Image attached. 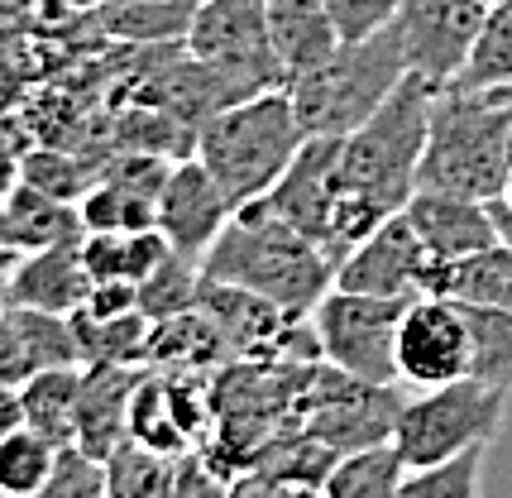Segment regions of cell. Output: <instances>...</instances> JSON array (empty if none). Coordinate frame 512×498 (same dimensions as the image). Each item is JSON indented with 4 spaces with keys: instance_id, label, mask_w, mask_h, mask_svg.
<instances>
[{
    "instance_id": "cell-36",
    "label": "cell",
    "mask_w": 512,
    "mask_h": 498,
    "mask_svg": "<svg viewBox=\"0 0 512 498\" xmlns=\"http://www.w3.org/2000/svg\"><path fill=\"white\" fill-rule=\"evenodd\" d=\"M321 5L331 15L340 44H359V39L388 29L393 15H398V0H321Z\"/></svg>"
},
{
    "instance_id": "cell-43",
    "label": "cell",
    "mask_w": 512,
    "mask_h": 498,
    "mask_svg": "<svg viewBox=\"0 0 512 498\" xmlns=\"http://www.w3.org/2000/svg\"><path fill=\"white\" fill-rule=\"evenodd\" d=\"M53 10H101L106 0H48Z\"/></svg>"
},
{
    "instance_id": "cell-1",
    "label": "cell",
    "mask_w": 512,
    "mask_h": 498,
    "mask_svg": "<svg viewBox=\"0 0 512 498\" xmlns=\"http://www.w3.org/2000/svg\"><path fill=\"white\" fill-rule=\"evenodd\" d=\"M431 101H436V87L407 72L402 87L379 111L345 135V206L335 230V264L417 197Z\"/></svg>"
},
{
    "instance_id": "cell-44",
    "label": "cell",
    "mask_w": 512,
    "mask_h": 498,
    "mask_svg": "<svg viewBox=\"0 0 512 498\" xmlns=\"http://www.w3.org/2000/svg\"><path fill=\"white\" fill-rule=\"evenodd\" d=\"M15 307V297H10V273H0V317Z\"/></svg>"
},
{
    "instance_id": "cell-37",
    "label": "cell",
    "mask_w": 512,
    "mask_h": 498,
    "mask_svg": "<svg viewBox=\"0 0 512 498\" xmlns=\"http://www.w3.org/2000/svg\"><path fill=\"white\" fill-rule=\"evenodd\" d=\"M173 498H230V484L201 455L187 451L173 460Z\"/></svg>"
},
{
    "instance_id": "cell-9",
    "label": "cell",
    "mask_w": 512,
    "mask_h": 498,
    "mask_svg": "<svg viewBox=\"0 0 512 498\" xmlns=\"http://www.w3.org/2000/svg\"><path fill=\"white\" fill-rule=\"evenodd\" d=\"M450 264H441L422 235L412 230L407 211L388 216L374 235H364L340 264H335V288L345 293H369V297H402L417 302L426 293H446Z\"/></svg>"
},
{
    "instance_id": "cell-48",
    "label": "cell",
    "mask_w": 512,
    "mask_h": 498,
    "mask_svg": "<svg viewBox=\"0 0 512 498\" xmlns=\"http://www.w3.org/2000/svg\"><path fill=\"white\" fill-rule=\"evenodd\" d=\"M489 5H498V0H489Z\"/></svg>"
},
{
    "instance_id": "cell-16",
    "label": "cell",
    "mask_w": 512,
    "mask_h": 498,
    "mask_svg": "<svg viewBox=\"0 0 512 498\" xmlns=\"http://www.w3.org/2000/svg\"><path fill=\"white\" fill-rule=\"evenodd\" d=\"M58 364H82V345H77L72 317L15 302L0 317V384L20 388L24 379H34L44 369H58Z\"/></svg>"
},
{
    "instance_id": "cell-32",
    "label": "cell",
    "mask_w": 512,
    "mask_h": 498,
    "mask_svg": "<svg viewBox=\"0 0 512 498\" xmlns=\"http://www.w3.org/2000/svg\"><path fill=\"white\" fill-rule=\"evenodd\" d=\"M446 293L512 312V245H493L484 254L465 259V264H450Z\"/></svg>"
},
{
    "instance_id": "cell-28",
    "label": "cell",
    "mask_w": 512,
    "mask_h": 498,
    "mask_svg": "<svg viewBox=\"0 0 512 498\" xmlns=\"http://www.w3.org/2000/svg\"><path fill=\"white\" fill-rule=\"evenodd\" d=\"M465 317H469V336H474V369H469V379L512 393V312L484 307V302H465Z\"/></svg>"
},
{
    "instance_id": "cell-33",
    "label": "cell",
    "mask_w": 512,
    "mask_h": 498,
    "mask_svg": "<svg viewBox=\"0 0 512 498\" xmlns=\"http://www.w3.org/2000/svg\"><path fill=\"white\" fill-rule=\"evenodd\" d=\"M484 460H489V446H474L455 460L407 470L402 498H484Z\"/></svg>"
},
{
    "instance_id": "cell-30",
    "label": "cell",
    "mask_w": 512,
    "mask_h": 498,
    "mask_svg": "<svg viewBox=\"0 0 512 498\" xmlns=\"http://www.w3.org/2000/svg\"><path fill=\"white\" fill-rule=\"evenodd\" d=\"M111 498H173V455H158L139 441H120L106 460Z\"/></svg>"
},
{
    "instance_id": "cell-41",
    "label": "cell",
    "mask_w": 512,
    "mask_h": 498,
    "mask_svg": "<svg viewBox=\"0 0 512 498\" xmlns=\"http://www.w3.org/2000/svg\"><path fill=\"white\" fill-rule=\"evenodd\" d=\"M493 206V221H498V235H503V245H512V206L498 197V202H489Z\"/></svg>"
},
{
    "instance_id": "cell-34",
    "label": "cell",
    "mask_w": 512,
    "mask_h": 498,
    "mask_svg": "<svg viewBox=\"0 0 512 498\" xmlns=\"http://www.w3.org/2000/svg\"><path fill=\"white\" fill-rule=\"evenodd\" d=\"M20 182L39 187V192L58 197V202H82V197H87V187L96 178H91V173L77 159H72V154L29 149V154H24V163H20Z\"/></svg>"
},
{
    "instance_id": "cell-23",
    "label": "cell",
    "mask_w": 512,
    "mask_h": 498,
    "mask_svg": "<svg viewBox=\"0 0 512 498\" xmlns=\"http://www.w3.org/2000/svg\"><path fill=\"white\" fill-rule=\"evenodd\" d=\"M192 10L197 0H106L101 29L134 44H178L192 29Z\"/></svg>"
},
{
    "instance_id": "cell-11",
    "label": "cell",
    "mask_w": 512,
    "mask_h": 498,
    "mask_svg": "<svg viewBox=\"0 0 512 498\" xmlns=\"http://www.w3.org/2000/svg\"><path fill=\"white\" fill-rule=\"evenodd\" d=\"M259 202H268L273 216H283L292 230H302L312 245L326 249L335 264V230L345 206V135H307L288 173Z\"/></svg>"
},
{
    "instance_id": "cell-14",
    "label": "cell",
    "mask_w": 512,
    "mask_h": 498,
    "mask_svg": "<svg viewBox=\"0 0 512 498\" xmlns=\"http://www.w3.org/2000/svg\"><path fill=\"white\" fill-rule=\"evenodd\" d=\"M235 206L221 192V182L206 173V163L197 154L173 163V173L163 182V197H158V230L173 254L187 259H206V249L221 240V230L230 226Z\"/></svg>"
},
{
    "instance_id": "cell-13",
    "label": "cell",
    "mask_w": 512,
    "mask_h": 498,
    "mask_svg": "<svg viewBox=\"0 0 512 498\" xmlns=\"http://www.w3.org/2000/svg\"><path fill=\"white\" fill-rule=\"evenodd\" d=\"M398 388H379L340 374L335 364L321 369V384L302 388V417L316 441H326L335 455H355L369 446L393 441V422H398Z\"/></svg>"
},
{
    "instance_id": "cell-26",
    "label": "cell",
    "mask_w": 512,
    "mask_h": 498,
    "mask_svg": "<svg viewBox=\"0 0 512 498\" xmlns=\"http://www.w3.org/2000/svg\"><path fill=\"white\" fill-rule=\"evenodd\" d=\"M130 441L158 455H173V460L192 451V441H187V431H182V422L173 417V403H168V379L158 369H149L139 379L130 398Z\"/></svg>"
},
{
    "instance_id": "cell-17",
    "label": "cell",
    "mask_w": 512,
    "mask_h": 498,
    "mask_svg": "<svg viewBox=\"0 0 512 498\" xmlns=\"http://www.w3.org/2000/svg\"><path fill=\"white\" fill-rule=\"evenodd\" d=\"M144 364H82V403H77V446L96 460H111V451L130 436V398Z\"/></svg>"
},
{
    "instance_id": "cell-45",
    "label": "cell",
    "mask_w": 512,
    "mask_h": 498,
    "mask_svg": "<svg viewBox=\"0 0 512 498\" xmlns=\"http://www.w3.org/2000/svg\"><path fill=\"white\" fill-rule=\"evenodd\" d=\"M5 15H10V5L0 0V39H5Z\"/></svg>"
},
{
    "instance_id": "cell-8",
    "label": "cell",
    "mask_w": 512,
    "mask_h": 498,
    "mask_svg": "<svg viewBox=\"0 0 512 498\" xmlns=\"http://www.w3.org/2000/svg\"><path fill=\"white\" fill-rule=\"evenodd\" d=\"M402 312H407L402 297H369V293L331 288L312 312L316 355L335 364L340 374H350V379H364V384L379 388H402L398 384Z\"/></svg>"
},
{
    "instance_id": "cell-18",
    "label": "cell",
    "mask_w": 512,
    "mask_h": 498,
    "mask_svg": "<svg viewBox=\"0 0 512 498\" xmlns=\"http://www.w3.org/2000/svg\"><path fill=\"white\" fill-rule=\"evenodd\" d=\"M87 293H91V273L82 264V240L29 249V254H20V264L10 269V297L20 307L72 317V312H82Z\"/></svg>"
},
{
    "instance_id": "cell-31",
    "label": "cell",
    "mask_w": 512,
    "mask_h": 498,
    "mask_svg": "<svg viewBox=\"0 0 512 498\" xmlns=\"http://www.w3.org/2000/svg\"><path fill=\"white\" fill-rule=\"evenodd\" d=\"M58 451L48 436H39L34 427L10 431L0 441V489H10L15 498H34L48 484L53 465H58Z\"/></svg>"
},
{
    "instance_id": "cell-42",
    "label": "cell",
    "mask_w": 512,
    "mask_h": 498,
    "mask_svg": "<svg viewBox=\"0 0 512 498\" xmlns=\"http://www.w3.org/2000/svg\"><path fill=\"white\" fill-rule=\"evenodd\" d=\"M0 249H20V245H15V226H10V211H5V197H0Z\"/></svg>"
},
{
    "instance_id": "cell-47",
    "label": "cell",
    "mask_w": 512,
    "mask_h": 498,
    "mask_svg": "<svg viewBox=\"0 0 512 498\" xmlns=\"http://www.w3.org/2000/svg\"><path fill=\"white\" fill-rule=\"evenodd\" d=\"M0 498H15V494H10V489H0Z\"/></svg>"
},
{
    "instance_id": "cell-15",
    "label": "cell",
    "mask_w": 512,
    "mask_h": 498,
    "mask_svg": "<svg viewBox=\"0 0 512 498\" xmlns=\"http://www.w3.org/2000/svg\"><path fill=\"white\" fill-rule=\"evenodd\" d=\"M402 211H407L412 230L422 235V245L431 249L441 264H465V259L484 254V249L503 245L489 202L455 197V192H426L422 187Z\"/></svg>"
},
{
    "instance_id": "cell-12",
    "label": "cell",
    "mask_w": 512,
    "mask_h": 498,
    "mask_svg": "<svg viewBox=\"0 0 512 498\" xmlns=\"http://www.w3.org/2000/svg\"><path fill=\"white\" fill-rule=\"evenodd\" d=\"M484 15L489 0H398L393 29L402 39L407 72L431 82L436 91L455 87L484 29Z\"/></svg>"
},
{
    "instance_id": "cell-20",
    "label": "cell",
    "mask_w": 512,
    "mask_h": 498,
    "mask_svg": "<svg viewBox=\"0 0 512 498\" xmlns=\"http://www.w3.org/2000/svg\"><path fill=\"white\" fill-rule=\"evenodd\" d=\"M168 259L163 230H87L82 264L91 283H144Z\"/></svg>"
},
{
    "instance_id": "cell-27",
    "label": "cell",
    "mask_w": 512,
    "mask_h": 498,
    "mask_svg": "<svg viewBox=\"0 0 512 498\" xmlns=\"http://www.w3.org/2000/svg\"><path fill=\"white\" fill-rule=\"evenodd\" d=\"M460 91H503L512 87V0H498L484 15L465 72L455 77Z\"/></svg>"
},
{
    "instance_id": "cell-2",
    "label": "cell",
    "mask_w": 512,
    "mask_h": 498,
    "mask_svg": "<svg viewBox=\"0 0 512 498\" xmlns=\"http://www.w3.org/2000/svg\"><path fill=\"white\" fill-rule=\"evenodd\" d=\"M201 273L268 297L273 307H283L297 321L312 317L316 302L335 288L331 254L312 245L302 230H292L283 216H273L268 202H249L230 216L221 240L206 249Z\"/></svg>"
},
{
    "instance_id": "cell-35",
    "label": "cell",
    "mask_w": 512,
    "mask_h": 498,
    "mask_svg": "<svg viewBox=\"0 0 512 498\" xmlns=\"http://www.w3.org/2000/svg\"><path fill=\"white\" fill-rule=\"evenodd\" d=\"M34 498H111V475H106V460L87 455L82 446H63L58 465L48 484Z\"/></svg>"
},
{
    "instance_id": "cell-24",
    "label": "cell",
    "mask_w": 512,
    "mask_h": 498,
    "mask_svg": "<svg viewBox=\"0 0 512 498\" xmlns=\"http://www.w3.org/2000/svg\"><path fill=\"white\" fill-rule=\"evenodd\" d=\"M72 331H77V345H82V364H149L154 321L144 312H125V317L72 312Z\"/></svg>"
},
{
    "instance_id": "cell-21",
    "label": "cell",
    "mask_w": 512,
    "mask_h": 498,
    "mask_svg": "<svg viewBox=\"0 0 512 498\" xmlns=\"http://www.w3.org/2000/svg\"><path fill=\"white\" fill-rule=\"evenodd\" d=\"M24 427L48 436L53 446H77V403H82V364H58L20 384Z\"/></svg>"
},
{
    "instance_id": "cell-29",
    "label": "cell",
    "mask_w": 512,
    "mask_h": 498,
    "mask_svg": "<svg viewBox=\"0 0 512 498\" xmlns=\"http://www.w3.org/2000/svg\"><path fill=\"white\" fill-rule=\"evenodd\" d=\"M197 302H201V264L187 259V254H173V249H168V259L139 283V312L149 321L187 317V312H197Z\"/></svg>"
},
{
    "instance_id": "cell-3",
    "label": "cell",
    "mask_w": 512,
    "mask_h": 498,
    "mask_svg": "<svg viewBox=\"0 0 512 498\" xmlns=\"http://www.w3.org/2000/svg\"><path fill=\"white\" fill-rule=\"evenodd\" d=\"M302 144H307V125L292 106V91L273 87L201 120L192 154L206 163V173L221 182L230 206L240 211L273 192V182L288 173Z\"/></svg>"
},
{
    "instance_id": "cell-19",
    "label": "cell",
    "mask_w": 512,
    "mask_h": 498,
    "mask_svg": "<svg viewBox=\"0 0 512 498\" xmlns=\"http://www.w3.org/2000/svg\"><path fill=\"white\" fill-rule=\"evenodd\" d=\"M268 39H273V53L288 72V82L326 63L340 48V34L321 0H268Z\"/></svg>"
},
{
    "instance_id": "cell-6",
    "label": "cell",
    "mask_w": 512,
    "mask_h": 498,
    "mask_svg": "<svg viewBox=\"0 0 512 498\" xmlns=\"http://www.w3.org/2000/svg\"><path fill=\"white\" fill-rule=\"evenodd\" d=\"M508 398L512 393L479 384V379L407 393L398 422H393V451L402 455L407 470H426L474 446H493V436L508 417Z\"/></svg>"
},
{
    "instance_id": "cell-4",
    "label": "cell",
    "mask_w": 512,
    "mask_h": 498,
    "mask_svg": "<svg viewBox=\"0 0 512 498\" xmlns=\"http://www.w3.org/2000/svg\"><path fill=\"white\" fill-rule=\"evenodd\" d=\"M512 101L493 91L446 87L431 101V130L417 173V192H455L474 202H498L512 182L508 163Z\"/></svg>"
},
{
    "instance_id": "cell-38",
    "label": "cell",
    "mask_w": 512,
    "mask_h": 498,
    "mask_svg": "<svg viewBox=\"0 0 512 498\" xmlns=\"http://www.w3.org/2000/svg\"><path fill=\"white\" fill-rule=\"evenodd\" d=\"M82 312L87 317H125V312H139V283H91Z\"/></svg>"
},
{
    "instance_id": "cell-22",
    "label": "cell",
    "mask_w": 512,
    "mask_h": 498,
    "mask_svg": "<svg viewBox=\"0 0 512 498\" xmlns=\"http://www.w3.org/2000/svg\"><path fill=\"white\" fill-rule=\"evenodd\" d=\"M5 211H10L20 254L48 249V245H67V240H82V235H87L77 202H58V197H48V192L29 187V182H15V187L5 192Z\"/></svg>"
},
{
    "instance_id": "cell-5",
    "label": "cell",
    "mask_w": 512,
    "mask_h": 498,
    "mask_svg": "<svg viewBox=\"0 0 512 498\" xmlns=\"http://www.w3.org/2000/svg\"><path fill=\"white\" fill-rule=\"evenodd\" d=\"M402 77H407L402 39L388 24L359 44H340L326 63L292 77L288 91L307 135H350L402 87Z\"/></svg>"
},
{
    "instance_id": "cell-25",
    "label": "cell",
    "mask_w": 512,
    "mask_h": 498,
    "mask_svg": "<svg viewBox=\"0 0 512 498\" xmlns=\"http://www.w3.org/2000/svg\"><path fill=\"white\" fill-rule=\"evenodd\" d=\"M402 479H407V465L393 451V441H383L369 451L340 455L321 484V498H402Z\"/></svg>"
},
{
    "instance_id": "cell-40",
    "label": "cell",
    "mask_w": 512,
    "mask_h": 498,
    "mask_svg": "<svg viewBox=\"0 0 512 498\" xmlns=\"http://www.w3.org/2000/svg\"><path fill=\"white\" fill-rule=\"evenodd\" d=\"M24 427V398L15 384H0V441Z\"/></svg>"
},
{
    "instance_id": "cell-39",
    "label": "cell",
    "mask_w": 512,
    "mask_h": 498,
    "mask_svg": "<svg viewBox=\"0 0 512 498\" xmlns=\"http://www.w3.org/2000/svg\"><path fill=\"white\" fill-rule=\"evenodd\" d=\"M20 163H24V154H15V130H10V120L0 115V197L20 182Z\"/></svg>"
},
{
    "instance_id": "cell-46",
    "label": "cell",
    "mask_w": 512,
    "mask_h": 498,
    "mask_svg": "<svg viewBox=\"0 0 512 498\" xmlns=\"http://www.w3.org/2000/svg\"><path fill=\"white\" fill-rule=\"evenodd\" d=\"M508 163H512V130H508Z\"/></svg>"
},
{
    "instance_id": "cell-10",
    "label": "cell",
    "mask_w": 512,
    "mask_h": 498,
    "mask_svg": "<svg viewBox=\"0 0 512 498\" xmlns=\"http://www.w3.org/2000/svg\"><path fill=\"white\" fill-rule=\"evenodd\" d=\"M474 336H469L465 302L450 293H426L407 302L398 326V384L407 393L446 388L469 379Z\"/></svg>"
},
{
    "instance_id": "cell-7",
    "label": "cell",
    "mask_w": 512,
    "mask_h": 498,
    "mask_svg": "<svg viewBox=\"0 0 512 498\" xmlns=\"http://www.w3.org/2000/svg\"><path fill=\"white\" fill-rule=\"evenodd\" d=\"M182 48L211 68L225 106L288 87V72L268 39V0H197Z\"/></svg>"
}]
</instances>
